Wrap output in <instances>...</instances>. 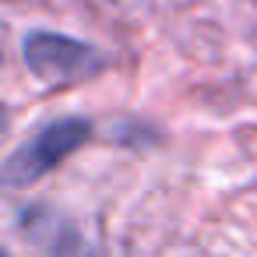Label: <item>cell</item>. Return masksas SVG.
<instances>
[{
	"label": "cell",
	"mask_w": 257,
	"mask_h": 257,
	"mask_svg": "<svg viewBox=\"0 0 257 257\" xmlns=\"http://www.w3.org/2000/svg\"><path fill=\"white\" fill-rule=\"evenodd\" d=\"M92 138V123L85 116H60L36 131L22 148H15L4 159V187H29L53 173L64 159H71L85 141Z\"/></svg>",
	"instance_id": "cell-1"
},
{
	"label": "cell",
	"mask_w": 257,
	"mask_h": 257,
	"mask_svg": "<svg viewBox=\"0 0 257 257\" xmlns=\"http://www.w3.org/2000/svg\"><path fill=\"white\" fill-rule=\"evenodd\" d=\"M22 53H25V67L50 85L88 81L109 67V57L102 50L81 39H71V36H60V32H46V29L29 32L22 43Z\"/></svg>",
	"instance_id": "cell-2"
}]
</instances>
